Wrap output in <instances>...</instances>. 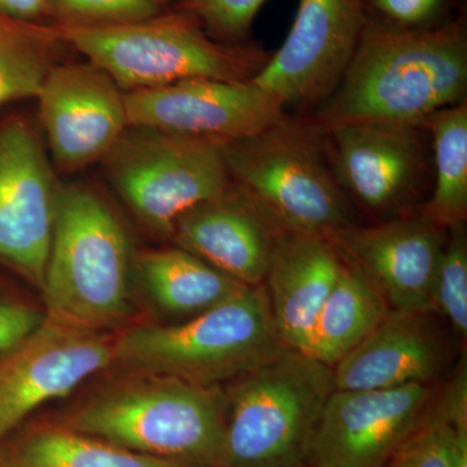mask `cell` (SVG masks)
<instances>
[{
  "label": "cell",
  "mask_w": 467,
  "mask_h": 467,
  "mask_svg": "<svg viewBox=\"0 0 467 467\" xmlns=\"http://www.w3.org/2000/svg\"><path fill=\"white\" fill-rule=\"evenodd\" d=\"M467 42L460 24L404 26L368 17L342 81L316 124L417 126L465 101Z\"/></svg>",
  "instance_id": "6da1fadb"
},
{
  "label": "cell",
  "mask_w": 467,
  "mask_h": 467,
  "mask_svg": "<svg viewBox=\"0 0 467 467\" xmlns=\"http://www.w3.org/2000/svg\"><path fill=\"white\" fill-rule=\"evenodd\" d=\"M225 386L134 374L73 409L58 425L192 467H223Z\"/></svg>",
  "instance_id": "7a4b0ae2"
},
{
  "label": "cell",
  "mask_w": 467,
  "mask_h": 467,
  "mask_svg": "<svg viewBox=\"0 0 467 467\" xmlns=\"http://www.w3.org/2000/svg\"><path fill=\"white\" fill-rule=\"evenodd\" d=\"M288 349L265 285H245L178 325H140L113 339V364L130 374L226 386Z\"/></svg>",
  "instance_id": "3957f363"
},
{
  "label": "cell",
  "mask_w": 467,
  "mask_h": 467,
  "mask_svg": "<svg viewBox=\"0 0 467 467\" xmlns=\"http://www.w3.org/2000/svg\"><path fill=\"white\" fill-rule=\"evenodd\" d=\"M128 236L115 212L94 189L58 192L45 282L46 317L103 331L130 315Z\"/></svg>",
  "instance_id": "277c9868"
},
{
  "label": "cell",
  "mask_w": 467,
  "mask_h": 467,
  "mask_svg": "<svg viewBox=\"0 0 467 467\" xmlns=\"http://www.w3.org/2000/svg\"><path fill=\"white\" fill-rule=\"evenodd\" d=\"M126 92L187 79L251 81L270 55L212 38L192 17L165 15L115 26L48 27Z\"/></svg>",
  "instance_id": "5b68a950"
},
{
  "label": "cell",
  "mask_w": 467,
  "mask_h": 467,
  "mask_svg": "<svg viewBox=\"0 0 467 467\" xmlns=\"http://www.w3.org/2000/svg\"><path fill=\"white\" fill-rule=\"evenodd\" d=\"M223 467H309L333 368L294 349L227 383Z\"/></svg>",
  "instance_id": "8992f818"
},
{
  "label": "cell",
  "mask_w": 467,
  "mask_h": 467,
  "mask_svg": "<svg viewBox=\"0 0 467 467\" xmlns=\"http://www.w3.org/2000/svg\"><path fill=\"white\" fill-rule=\"evenodd\" d=\"M223 150L233 182L284 229L325 235L355 223L316 122L287 116L259 134L223 142Z\"/></svg>",
  "instance_id": "52a82bcc"
},
{
  "label": "cell",
  "mask_w": 467,
  "mask_h": 467,
  "mask_svg": "<svg viewBox=\"0 0 467 467\" xmlns=\"http://www.w3.org/2000/svg\"><path fill=\"white\" fill-rule=\"evenodd\" d=\"M103 161L135 217L164 238L190 209L233 182L223 142L155 129L129 126Z\"/></svg>",
  "instance_id": "ba28073f"
},
{
  "label": "cell",
  "mask_w": 467,
  "mask_h": 467,
  "mask_svg": "<svg viewBox=\"0 0 467 467\" xmlns=\"http://www.w3.org/2000/svg\"><path fill=\"white\" fill-rule=\"evenodd\" d=\"M60 187L38 129L27 117L0 121V263L41 290Z\"/></svg>",
  "instance_id": "9c48e42d"
},
{
  "label": "cell",
  "mask_w": 467,
  "mask_h": 467,
  "mask_svg": "<svg viewBox=\"0 0 467 467\" xmlns=\"http://www.w3.org/2000/svg\"><path fill=\"white\" fill-rule=\"evenodd\" d=\"M367 18L365 0H299L284 45L251 81L285 109L327 100L355 55Z\"/></svg>",
  "instance_id": "30bf717a"
},
{
  "label": "cell",
  "mask_w": 467,
  "mask_h": 467,
  "mask_svg": "<svg viewBox=\"0 0 467 467\" xmlns=\"http://www.w3.org/2000/svg\"><path fill=\"white\" fill-rule=\"evenodd\" d=\"M113 365V339L46 317L0 358V439L33 410Z\"/></svg>",
  "instance_id": "8fae6325"
},
{
  "label": "cell",
  "mask_w": 467,
  "mask_h": 467,
  "mask_svg": "<svg viewBox=\"0 0 467 467\" xmlns=\"http://www.w3.org/2000/svg\"><path fill=\"white\" fill-rule=\"evenodd\" d=\"M129 126L227 142L285 119V109L252 81L187 79L124 94Z\"/></svg>",
  "instance_id": "7c38bea8"
},
{
  "label": "cell",
  "mask_w": 467,
  "mask_h": 467,
  "mask_svg": "<svg viewBox=\"0 0 467 467\" xmlns=\"http://www.w3.org/2000/svg\"><path fill=\"white\" fill-rule=\"evenodd\" d=\"M431 384L387 389H334L319 417L309 467H383L420 425Z\"/></svg>",
  "instance_id": "4fadbf2b"
},
{
  "label": "cell",
  "mask_w": 467,
  "mask_h": 467,
  "mask_svg": "<svg viewBox=\"0 0 467 467\" xmlns=\"http://www.w3.org/2000/svg\"><path fill=\"white\" fill-rule=\"evenodd\" d=\"M344 264L361 273L391 310L431 312L445 229L426 214L325 234Z\"/></svg>",
  "instance_id": "5bb4252c"
},
{
  "label": "cell",
  "mask_w": 467,
  "mask_h": 467,
  "mask_svg": "<svg viewBox=\"0 0 467 467\" xmlns=\"http://www.w3.org/2000/svg\"><path fill=\"white\" fill-rule=\"evenodd\" d=\"M124 94L91 63L52 67L36 99L58 168L78 171L112 150L129 128Z\"/></svg>",
  "instance_id": "9a60e30c"
},
{
  "label": "cell",
  "mask_w": 467,
  "mask_h": 467,
  "mask_svg": "<svg viewBox=\"0 0 467 467\" xmlns=\"http://www.w3.org/2000/svg\"><path fill=\"white\" fill-rule=\"evenodd\" d=\"M285 229L238 184L201 202L175 223L171 238L245 285H264L276 243Z\"/></svg>",
  "instance_id": "2e32d148"
},
{
  "label": "cell",
  "mask_w": 467,
  "mask_h": 467,
  "mask_svg": "<svg viewBox=\"0 0 467 467\" xmlns=\"http://www.w3.org/2000/svg\"><path fill=\"white\" fill-rule=\"evenodd\" d=\"M322 130L344 192L378 212L389 211L407 198L422 168L416 126L349 122Z\"/></svg>",
  "instance_id": "e0dca14e"
},
{
  "label": "cell",
  "mask_w": 467,
  "mask_h": 467,
  "mask_svg": "<svg viewBox=\"0 0 467 467\" xmlns=\"http://www.w3.org/2000/svg\"><path fill=\"white\" fill-rule=\"evenodd\" d=\"M432 316L389 309L367 339L333 367L334 389L432 386L450 362V346Z\"/></svg>",
  "instance_id": "ac0fdd59"
},
{
  "label": "cell",
  "mask_w": 467,
  "mask_h": 467,
  "mask_svg": "<svg viewBox=\"0 0 467 467\" xmlns=\"http://www.w3.org/2000/svg\"><path fill=\"white\" fill-rule=\"evenodd\" d=\"M343 267L342 257L324 234L282 233L264 285L287 348L308 355L316 322Z\"/></svg>",
  "instance_id": "d6986e66"
},
{
  "label": "cell",
  "mask_w": 467,
  "mask_h": 467,
  "mask_svg": "<svg viewBox=\"0 0 467 467\" xmlns=\"http://www.w3.org/2000/svg\"><path fill=\"white\" fill-rule=\"evenodd\" d=\"M137 272L156 306L178 317L201 315L245 287L178 247L143 252Z\"/></svg>",
  "instance_id": "ffe728a7"
},
{
  "label": "cell",
  "mask_w": 467,
  "mask_h": 467,
  "mask_svg": "<svg viewBox=\"0 0 467 467\" xmlns=\"http://www.w3.org/2000/svg\"><path fill=\"white\" fill-rule=\"evenodd\" d=\"M0 467H192L73 431L61 425L32 427L0 445Z\"/></svg>",
  "instance_id": "44dd1931"
},
{
  "label": "cell",
  "mask_w": 467,
  "mask_h": 467,
  "mask_svg": "<svg viewBox=\"0 0 467 467\" xmlns=\"http://www.w3.org/2000/svg\"><path fill=\"white\" fill-rule=\"evenodd\" d=\"M389 310L379 291L361 273L344 264L339 281L316 322L308 356L335 367L367 339Z\"/></svg>",
  "instance_id": "7402d4cb"
},
{
  "label": "cell",
  "mask_w": 467,
  "mask_h": 467,
  "mask_svg": "<svg viewBox=\"0 0 467 467\" xmlns=\"http://www.w3.org/2000/svg\"><path fill=\"white\" fill-rule=\"evenodd\" d=\"M434 137L435 189L427 217L445 230L465 226L467 216L466 101L435 113L427 121Z\"/></svg>",
  "instance_id": "603a6c76"
},
{
  "label": "cell",
  "mask_w": 467,
  "mask_h": 467,
  "mask_svg": "<svg viewBox=\"0 0 467 467\" xmlns=\"http://www.w3.org/2000/svg\"><path fill=\"white\" fill-rule=\"evenodd\" d=\"M48 27L0 15V106L36 98L52 63Z\"/></svg>",
  "instance_id": "cb8c5ba5"
},
{
  "label": "cell",
  "mask_w": 467,
  "mask_h": 467,
  "mask_svg": "<svg viewBox=\"0 0 467 467\" xmlns=\"http://www.w3.org/2000/svg\"><path fill=\"white\" fill-rule=\"evenodd\" d=\"M389 467H454V420L450 387L436 391L420 425L387 463Z\"/></svg>",
  "instance_id": "d4e9b609"
},
{
  "label": "cell",
  "mask_w": 467,
  "mask_h": 467,
  "mask_svg": "<svg viewBox=\"0 0 467 467\" xmlns=\"http://www.w3.org/2000/svg\"><path fill=\"white\" fill-rule=\"evenodd\" d=\"M432 313L450 322L460 337L467 335V236L465 226L450 229L445 239L434 287Z\"/></svg>",
  "instance_id": "484cf974"
},
{
  "label": "cell",
  "mask_w": 467,
  "mask_h": 467,
  "mask_svg": "<svg viewBox=\"0 0 467 467\" xmlns=\"http://www.w3.org/2000/svg\"><path fill=\"white\" fill-rule=\"evenodd\" d=\"M47 5L61 24L82 26L133 23L160 12V5L152 0H47Z\"/></svg>",
  "instance_id": "4316f807"
},
{
  "label": "cell",
  "mask_w": 467,
  "mask_h": 467,
  "mask_svg": "<svg viewBox=\"0 0 467 467\" xmlns=\"http://www.w3.org/2000/svg\"><path fill=\"white\" fill-rule=\"evenodd\" d=\"M187 7L207 26L209 36L230 45L250 32L257 12L266 0H186Z\"/></svg>",
  "instance_id": "83f0119b"
},
{
  "label": "cell",
  "mask_w": 467,
  "mask_h": 467,
  "mask_svg": "<svg viewBox=\"0 0 467 467\" xmlns=\"http://www.w3.org/2000/svg\"><path fill=\"white\" fill-rule=\"evenodd\" d=\"M45 318L46 315L26 304L0 301V355L26 339Z\"/></svg>",
  "instance_id": "f1b7e54d"
},
{
  "label": "cell",
  "mask_w": 467,
  "mask_h": 467,
  "mask_svg": "<svg viewBox=\"0 0 467 467\" xmlns=\"http://www.w3.org/2000/svg\"><path fill=\"white\" fill-rule=\"evenodd\" d=\"M454 420V467H467V371L460 362L450 383Z\"/></svg>",
  "instance_id": "f546056e"
},
{
  "label": "cell",
  "mask_w": 467,
  "mask_h": 467,
  "mask_svg": "<svg viewBox=\"0 0 467 467\" xmlns=\"http://www.w3.org/2000/svg\"><path fill=\"white\" fill-rule=\"evenodd\" d=\"M387 20L404 26L425 23L441 7V0H373Z\"/></svg>",
  "instance_id": "4dcf8cb0"
},
{
  "label": "cell",
  "mask_w": 467,
  "mask_h": 467,
  "mask_svg": "<svg viewBox=\"0 0 467 467\" xmlns=\"http://www.w3.org/2000/svg\"><path fill=\"white\" fill-rule=\"evenodd\" d=\"M0 15L21 23L38 24L50 11L47 0H0Z\"/></svg>",
  "instance_id": "1f68e13d"
},
{
  "label": "cell",
  "mask_w": 467,
  "mask_h": 467,
  "mask_svg": "<svg viewBox=\"0 0 467 467\" xmlns=\"http://www.w3.org/2000/svg\"><path fill=\"white\" fill-rule=\"evenodd\" d=\"M152 2L158 3V5H160V3L162 2V0H152Z\"/></svg>",
  "instance_id": "d6a6232c"
},
{
  "label": "cell",
  "mask_w": 467,
  "mask_h": 467,
  "mask_svg": "<svg viewBox=\"0 0 467 467\" xmlns=\"http://www.w3.org/2000/svg\"><path fill=\"white\" fill-rule=\"evenodd\" d=\"M383 467H389V465L383 466Z\"/></svg>",
  "instance_id": "836d02e7"
}]
</instances>
